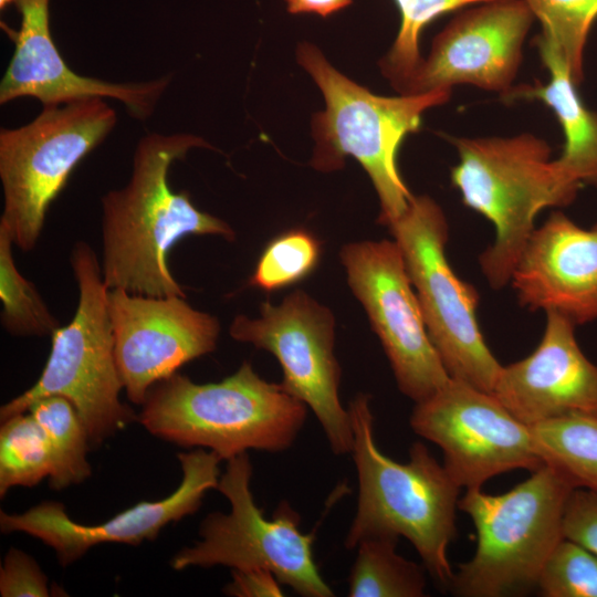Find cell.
Wrapping results in <instances>:
<instances>
[{
  "label": "cell",
  "instance_id": "obj_1",
  "mask_svg": "<svg viewBox=\"0 0 597 597\" xmlns=\"http://www.w3.org/2000/svg\"><path fill=\"white\" fill-rule=\"evenodd\" d=\"M192 148L214 149L191 134H147L136 145L128 182L102 197L100 264L109 290L186 297L168 266L172 247L190 234L235 238L227 222L199 210L187 191L169 187L170 166Z\"/></svg>",
  "mask_w": 597,
  "mask_h": 597
},
{
  "label": "cell",
  "instance_id": "obj_2",
  "mask_svg": "<svg viewBox=\"0 0 597 597\" xmlns=\"http://www.w3.org/2000/svg\"><path fill=\"white\" fill-rule=\"evenodd\" d=\"M347 409L358 498L345 547L354 549L369 537L404 536L418 552L428 573L448 588L454 573L447 549L455 537L461 486L422 442L412 443L406 463L385 455L375 441L368 395L355 396Z\"/></svg>",
  "mask_w": 597,
  "mask_h": 597
},
{
  "label": "cell",
  "instance_id": "obj_3",
  "mask_svg": "<svg viewBox=\"0 0 597 597\" xmlns=\"http://www.w3.org/2000/svg\"><path fill=\"white\" fill-rule=\"evenodd\" d=\"M307 406L243 362L219 383L196 384L174 374L148 390L137 420L154 436L181 447L208 448L221 460L248 450L292 447Z\"/></svg>",
  "mask_w": 597,
  "mask_h": 597
},
{
  "label": "cell",
  "instance_id": "obj_4",
  "mask_svg": "<svg viewBox=\"0 0 597 597\" xmlns=\"http://www.w3.org/2000/svg\"><path fill=\"white\" fill-rule=\"evenodd\" d=\"M296 60L325 101L324 111L312 119L315 146L311 166L331 172L341 169L347 156L357 159L378 195V222L389 227L413 197L398 170L400 144L419 129L425 112L449 101L452 90L379 96L338 72L310 42L297 45Z\"/></svg>",
  "mask_w": 597,
  "mask_h": 597
},
{
  "label": "cell",
  "instance_id": "obj_5",
  "mask_svg": "<svg viewBox=\"0 0 597 597\" xmlns=\"http://www.w3.org/2000/svg\"><path fill=\"white\" fill-rule=\"evenodd\" d=\"M458 164L451 181L463 203L492 222V245L479 258L494 290L511 281L514 268L545 208L574 201L580 186L569 181L551 158V147L532 134L513 137H454Z\"/></svg>",
  "mask_w": 597,
  "mask_h": 597
},
{
  "label": "cell",
  "instance_id": "obj_6",
  "mask_svg": "<svg viewBox=\"0 0 597 597\" xmlns=\"http://www.w3.org/2000/svg\"><path fill=\"white\" fill-rule=\"evenodd\" d=\"M575 489L564 472L546 463L502 494L468 489L458 509L472 520L476 548L453 574L450 591L502 597L536 587L545 561L563 538L564 510Z\"/></svg>",
  "mask_w": 597,
  "mask_h": 597
},
{
  "label": "cell",
  "instance_id": "obj_7",
  "mask_svg": "<svg viewBox=\"0 0 597 597\" xmlns=\"http://www.w3.org/2000/svg\"><path fill=\"white\" fill-rule=\"evenodd\" d=\"M71 266L78 287L74 316L51 336V352L38 381L1 406L0 419L27 412L42 397L63 396L75 407L91 446H98L137 417L119 400L124 387L114 354L108 287L98 258L85 241L74 244Z\"/></svg>",
  "mask_w": 597,
  "mask_h": 597
},
{
  "label": "cell",
  "instance_id": "obj_8",
  "mask_svg": "<svg viewBox=\"0 0 597 597\" xmlns=\"http://www.w3.org/2000/svg\"><path fill=\"white\" fill-rule=\"evenodd\" d=\"M117 122L103 97L43 106L30 123L0 132V224L14 247L31 251L46 212L77 164L98 146Z\"/></svg>",
  "mask_w": 597,
  "mask_h": 597
},
{
  "label": "cell",
  "instance_id": "obj_9",
  "mask_svg": "<svg viewBox=\"0 0 597 597\" xmlns=\"http://www.w3.org/2000/svg\"><path fill=\"white\" fill-rule=\"evenodd\" d=\"M405 261L429 337L449 376L493 391L502 365L480 329L476 289L461 280L446 256L449 227L441 207L413 196L389 227Z\"/></svg>",
  "mask_w": 597,
  "mask_h": 597
},
{
  "label": "cell",
  "instance_id": "obj_10",
  "mask_svg": "<svg viewBox=\"0 0 597 597\" xmlns=\"http://www.w3.org/2000/svg\"><path fill=\"white\" fill-rule=\"evenodd\" d=\"M252 472L248 452L227 461L217 490L229 500L230 512L207 515L199 527L201 540L180 549L171 567L264 568L303 597L334 596L314 559L316 528L303 533L300 514L285 501L266 519L251 492Z\"/></svg>",
  "mask_w": 597,
  "mask_h": 597
},
{
  "label": "cell",
  "instance_id": "obj_11",
  "mask_svg": "<svg viewBox=\"0 0 597 597\" xmlns=\"http://www.w3.org/2000/svg\"><path fill=\"white\" fill-rule=\"evenodd\" d=\"M229 333L238 342L273 354L283 370L281 385L313 411L332 452L350 453L352 420L339 399L342 370L334 352L335 318L328 307L297 290L279 305L264 302L258 318L235 316Z\"/></svg>",
  "mask_w": 597,
  "mask_h": 597
},
{
  "label": "cell",
  "instance_id": "obj_12",
  "mask_svg": "<svg viewBox=\"0 0 597 597\" xmlns=\"http://www.w3.org/2000/svg\"><path fill=\"white\" fill-rule=\"evenodd\" d=\"M410 427L442 450L444 468L467 490L481 489L484 482L507 471L532 472L545 464L530 426L493 394L453 378L431 397L416 402Z\"/></svg>",
  "mask_w": 597,
  "mask_h": 597
},
{
  "label": "cell",
  "instance_id": "obj_13",
  "mask_svg": "<svg viewBox=\"0 0 597 597\" xmlns=\"http://www.w3.org/2000/svg\"><path fill=\"white\" fill-rule=\"evenodd\" d=\"M341 260L348 284L380 339L399 390L420 402L451 379L426 327L396 241L344 245Z\"/></svg>",
  "mask_w": 597,
  "mask_h": 597
},
{
  "label": "cell",
  "instance_id": "obj_14",
  "mask_svg": "<svg viewBox=\"0 0 597 597\" xmlns=\"http://www.w3.org/2000/svg\"><path fill=\"white\" fill-rule=\"evenodd\" d=\"M107 302L118 374L134 404L142 406L154 384L217 347L218 318L191 307L184 296L108 289Z\"/></svg>",
  "mask_w": 597,
  "mask_h": 597
},
{
  "label": "cell",
  "instance_id": "obj_15",
  "mask_svg": "<svg viewBox=\"0 0 597 597\" xmlns=\"http://www.w3.org/2000/svg\"><path fill=\"white\" fill-rule=\"evenodd\" d=\"M535 20L524 0H493L457 14L398 91L402 95L473 85L507 96Z\"/></svg>",
  "mask_w": 597,
  "mask_h": 597
},
{
  "label": "cell",
  "instance_id": "obj_16",
  "mask_svg": "<svg viewBox=\"0 0 597 597\" xmlns=\"http://www.w3.org/2000/svg\"><path fill=\"white\" fill-rule=\"evenodd\" d=\"M182 478L167 498L144 501L100 524L73 521L60 502H42L19 514L1 511L2 533L23 532L52 547L62 566L82 557L91 547L103 543L139 545L153 541L163 527L193 514L206 492L217 489L221 459L203 449L178 453Z\"/></svg>",
  "mask_w": 597,
  "mask_h": 597
},
{
  "label": "cell",
  "instance_id": "obj_17",
  "mask_svg": "<svg viewBox=\"0 0 597 597\" xmlns=\"http://www.w3.org/2000/svg\"><path fill=\"white\" fill-rule=\"evenodd\" d=\"M21 14L19 30L1 23L14 43V51L0 83V104L19 97H34L43 106L90 97L114 98L138 121H145L172 75L146 82L113 83L75 73L53 42L50 30V0H15Z\"/></svg>",
  "mask_w": 597,
  "mask_h": 597
},
{
  "label": "cell",
  "instance_id": "obj_18",
  "mask_svg": "<svg viewBox=\"0 0 597 597\" xmlns=\"http://www.w3.org/2000/svg\"><path fill=\"white\" fill-rule=\"evenodd\" d=\"M576 325L546 312L537 347L502 366L492 394L527 426L577 413L597 415V365L582 352Z\"/></svg>",
  "mask_w": 597,
  "mask_h": 597
},
{
  "label": "cell",
  "instance_id": "obj_19",
  "mask_svg": "<svg viewBox=\"0 0 597 597\" xmlns=\"http://www.w3.org/2000/svg\"><path fill=\"white\" fill-rule=\"evenodd\" d=\"M523 307L556 312L576 326L597 320V224L554 211L534 230L511 276Z\"/></svg>",
  "mask_w": 597,
  "mask_h": 597
},
{
  "label": "cell",
  "instance_id": "obj_20",
  "mask_svg": "<svg viewBox=\"0 0 597 597\" xmlns=\"http://www.w3.org/2000/svg\"><path fill=\"white\" fill-rule=\"evenodd\" d=\"M535 41L549 81L513 90L506 97L535 98L548 106L565 137L563 151L554 159L556 166L569 181L597 187V113L580 98L578 85L555 48L541 36Z\"/></svg>",
  "mask_w": 597,
  "mask_h": 597
},
{
  "label": "cell",
  "instance_id": "obj_21",
  "mask_svg": "<svg viewBox=\"0 0 597 597\" xmlns=\"http://www.w3.org/2000/svg\"><path fill=\"white\" fill-rule=\"evenodd\" d=\"M397 537L363 540L348 577L350 597H422L426 590L425 566L396 552ZM427 570V569H426Z\"/></svg>",
  "mask_w": 597,
  "mask_h": 597
},
{
  "label": "cell",
  "instance_id": "obj_22",
  "mask_svg": "<svg viewBox=\"0 0 597 597\" xmlns=\"http://www.w3.org/2000/svg\"><path fill=\"white\" fill-rule=\"evenodd\" d=\"M531 430L546 464L564 472L577 488L597 493V415L561 417Z\"/></svg>",
  "mask_w": 597,
  "mask_h": 597
},
{
  "label": "cell",
  "instance_id": "obj_23",
  "mask_svg": "<svg viewBox=\"0 0 597 597\" xmlns=\"http://www.w3.org/2000/svg\"><path fill=\"white\" fill-rule=\"evenodd\" d=\"M28 412L42 427L50 444L51 488L61 490L86 480L91 475L87 461L91 443L73 404L63 396H46L34 400Z\"/></svg>",
  "mask_w": 597,
  "mask_h": 597
},
{
  "label": "cell",
  "instance_id": "obj_24",
  "mask_svg": "<svg viewBox=\"0 0 597 597\" xmlns=\"http://www.w3.org/2000/svg\"><path fill=\"white\" fill-rule=\"evenodd\" d=\"M52 453L45 432L29 412L1 421L0 496L13 486L32 488L49 478Z\"/></svg>",
  "mask_w": 597,
  "mask_h": 597
},
{
  "label": "cell",
  "instance_id": "obj_25",
  "mask_svg": "<svg viewBox=\"0 0 597 597\" xmlns=\"http://www.w3.org/2000/svg\"><path fill=\"white\" fill-rule=\"evenodd\" d=\"M13 247L9 231L0 224L1 324L14 336H52L61 326L60 322L35 285L18 270Z\"/></svg>",
  "mask_w": 597,
  "mask_h": 597
},
{
  "label": "cell",
  "instance_id": "obj_26",
  "mask_svg": "<svg viewBox=\"0 0 597 597\" xmlns=\"http://www.w3.org/2000/svg\"><path fill=\"white\" fill-rule=\"evenodd\" d=\"M542 24V39L562 56L574 82L584 80V51L597 19V0H524Z\"/></svg>",
  "mask_w": 597,
  "mask_h": 597
},
{
  "label": "cell",
  "instance_id": "obj_27",
  "mask_svg": "<svg viewBox=\"0 0 597 597\" xmlns=\"http://www.w3.org/2000/svg\"><path fill=\"white\" fill-rule=\"evenodd\" d=\"M488 1L493 0H395L400 12V28L390 50L379 61L383 75L399 91L422 60L419 36L425 27L444 13Z\"/></svg>",
  "mask_w": 597,
  "mask_h": 597
},
{
  "label": "cell",
  "instance_id": "obj_28",
  "mask_svg": "<svg viewBox=\"0 0 597 597\" xmlns=\"http://www.w3.org/2000/svg\"><path fill=\"white\" fill-rule=\"evenodd\" d=\"M320 253V242L311 232L290 230L268 244L249 282L266 292L296 283L315 269Z\"/></svg>",
  "mask_w": 597,
  "mask_h": 597
},
{
  "label": "cell",
  "instance_id": "obj_29",
  "mask_svg": "<svg viewBox=\"0 0 597 597\" xmlns=\"http://www.w3.org/2000/svg\"><path fill=\"white\" fill-rule=\"evenodd\" d=\"M536 587L545 597H597V556L563 537L545 561Z\"/></svg>",
  "mask_w": 597,
  "mask_h": 597
},
{
  "label": "cell",
  "instance_id": "obj_30",
  "mask_svg": "<svg viewBox=\"0 0 597 597\" xmlns=\"http://www.w3.org/2000/svg\"><path fill=\"white\" fill-rule=\"evenodd\" d=\"M2 597H48V577L27 553L11 548L0 568Z\"/></svg>",
  "mask_w": 597,
  "mask_h": 597
},
{
  "label": "cell",
  "instance_id": "obj_31",
  "mask_svg": "<svg viewBox=\"0 0 597 597\" xmlns=\"http://www.w3.org/2000/svg\"><path fill=\"white\" fill-rule=\"evenodd\" d=\"M563 537L574 541L597 556V493L575 489L566 503L562 524Z\"/></svg>",
  "mask_w": 597,
  "mask_h": 597
},
{
  "label": "cell",
  "instance_id": "obj_32",
  "mask_svg": "<svg viewBox=\"0 0 597 597\" xmlns=\"http://www.w3.org/2000/svg\"><path fill=\"white\" fill-rule=\"evenodd\" d=\"M231 582L226 585V595L235 597H280L281 583L269 569H232Z\"/></svg>",
  "mask_w": 597,
  "mask_h": 597
},
{
  "label": "cell",
  "instance_id": "obj_33",
  "mask_svg": "<svg viewBox=\"0 0 597 597\" xmlns=\"http://www.w3.org/2000/svg\"><path fill=\"white\" fill-rule=\"evenodd\" d=\"M291 14L313 13L326 18L353 3V0H285Z\"/></svg>",
  "mask_w": 597,
  "mask_h": 597
},
{
  "label": "cell",
  "instance_id": "obj_34",
  "mask_svg": "<svg viewBox=\"0 0 597 597\" xmlns=\"http://www.w3.org/2000/svg\"><path fill=\"white\" fill-rule=\"evenodd\" d=\"M15 0H0L1 10L6 9L9 4L14 3Z\"/></svg>",
  "mask_w": 597,
  "mask_h": 597
}]
</instances>
